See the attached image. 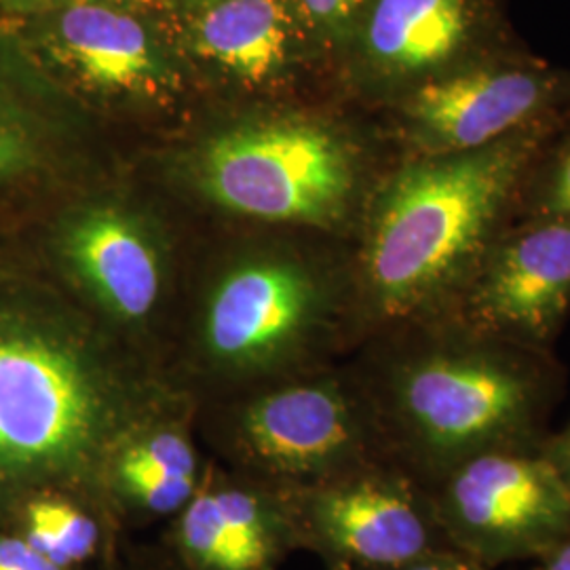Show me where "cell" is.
<instances>
[{
    "label": "cell",
    "mask_w": 570,
    "mask_h": 570,
    "mask_svg": "<svg viewBox=\"0 0 570 570\" xmlns=\"http://www.w3.org/2000/svg\"><path fill=\"white\" fill-rule=\"evenodd\" d=\"M570 112L452 155L410 157L383 186L367 228L362 282L387 324L438 320L499 233L515 220L530 167Z\"/></svg>",
    "instance_id": "6da1fadb"
},
{
    "label": "cell",
    "mask_w": 570,
    "mask_h": 570,
    "mask_svg": "<svg viewBox=\"0 0 570 570\" xmlns=\"http://www.w3.org/2000/svg\"><path fill=\"white\" fill-rule=\"evenodd\" d=\"M404 326L416 338L389 372V416L423 487L487 452L539 449L564 387L553 351L452 320Z\"/></svg>",
    "instance_id": "7a4b0ae2"
},
{
    "label": "cell",
    "mask_w": 570,
    "mask_h": 570,
    "mask_svg": "<svg viewBox=\"0 0 570 570\" xmlns=\"http://www.w3.org/2000/svg\"><path fill=\"white\" fill-rule=\"evenodd\" d=\"M209 195L239 214L338 225L360 188V153L334 125L289 119L226 134L207 148Z\"/></svg>",
    "instance_id": "3957f363"
},
{
    "label": "cell",
    "mask_w": 570,
    "mask_h": 570,
    "mask_svg": "<svg viewBox=\"0 0 570 570\" xmlns=\"http://www.w3.org/2000/svg\"><path fill=\"white\" fill-rule=\"evenodd\" d=\"M429 492L450 548L484 569L539 560L570 539V492L539 449L473 456Z\"/></svg>",
    "instance_id": "277c9868"
},
{
    "label": "cell",
    "mask_w": 570,
    "mask_h": 570,
    "mask_svg": "<svg viewBox=\"0 0 570 570\" xmlns=\"http://www.w3.org/2000/svg\"><path fill=\"white\" fill-rule=\"evenodd\" d=\"M524 47L508 0H367L346 45L362 77L397 102L423 85Z\"/></svg>",
    "instance_id": "5b68a950"
},
{
    "label": "cell",
    "mask_w": 570,
    "mask_h": 570,
    "mask_svg": "<svg viewBox=\"0 0 570 570\" xmlns=\"http://www.w3.org/2000/svg\"><path fill=\"white\" fill-rule=\"evenodd\" d=\"M400 110L412 157L475 150L570 112V70L524 47L423 85Z\"/></svg>",
    "instance_id": "8992f818"
},
{
    "label": "cell",
    "mask_w": 570,
    "mask_h": 570,
    "mask_svg": "<svg viewBox=\"0 0 570 570\" xmlns=\"http://www.w3.org/2000/svg\"><path fill=\"white\" fill-rule=\"evenodd\" d=\"M569 313L570 223L527 218L499 233L438 320L553 351Z\"/></svg>",
    "instance_id": "52a82bcc"
},
{
    "label": "cell",
    "mask_w": 570,
    "mask_h": 570,
    "mask_svg": "<svg viewBox=\"0 0 570 570\" xmlns=\"http://www.w3.org/2000/svg\"><path fill=\"white\" fill-rule=\"evenodd\" d=\"M96 423V393L68 353L0 334V468L72 456L94 438Z\"/></svg>",
    "instance_id": "ba28073f"
},
{
    "label": "cell",
    "mask_w": 570,
    "mask_h": 570,
    "mask_svg": "<svg viewBox=\"0 0 570 570\" xmlns=\"http://www.w3.org/2000/svg\"><path fill=\"white\" fill-rule=\"evenodd\" d=\"M406 478L360 475L322 490L311 505L330 550L370 569L393 570L452 550L428 487Z\"/></svg>",
    "instance_id": "9c48e42d"
},
{
    "label": "cell",
    "mask_w": 570,
    "mask_h": 570,
    "mask_svg": "<svg viewBox=\"0 0 570 570\" xmlns=\"http://www.w3.org/2000/svg\"><path fill=\"white\" fill-rule=\"evenodd\" d=\"M247 433L258 452L279 468L332 473L362 449L351 397L334 383L284 389L252 407Z\"/></svg>",
    "instance_id": "30bf717a"
},
{
    "label": "cell",
    "mask_w": 570,
    "mask_h": 570,
    "mask_svg": "<svg viewBox=\"0 0 570 570\" xmlns=\"http://www.w3.org/2000/svg\"><path fill=\"white\" fill-rule=\"evenodd\" d=\"M320 313V287L294 265L237 271L218 289L207 320L214 351L249 357L301 336Z\"/></svg>",
    "instance_id": "8fae6325"
},
{
    "label": "cell",
    "mask_w": 570,
    "mask_h": 570,
    "mask_svg": "<svg viewBox=\"0 0 570 570\" xmlns=\"http://www.w3.org/2000/svg\"><path fill=\"white\" fill-rule=\"evenodd\" d=\"M306 32L294 0H214L197 13L195 51L245 81L279 72Z\"/></svg>",
    "instance_id": "7c38bea8"
},
{
    "label": "cell",
    "mask_w": 570,
    "mask_h": 570,
    "mask_svg": "<svg viewBox=\"0 0 570 570\" xmlns=\"http://www.w3.org/2000/svg\"><path fill=\"white\" fill-rule=\"evenodd\" d=\"M58 41L96 85L142 89L159 77L157 47L144 21L112 2H70L58 20Z\"/></svg>",
    "instance_id": "4fadbf2b"
},
{
    "label": "cell",
    "mask_w": 570,
    "mask_h": 570,
    "mask_svg": "<svg viewBox=\"0 0 570 570\" xmlns=\"http://www.w3.org/2000/svg\"><path fill=\"white\" fill-rule=\"evenodd\" d=\"M82 277L122 317H144L159 296L157 258L142 235L112 212L82 218L70 235Z\"/></svg>",
    "instance_id": "5bb4252c"
},
{
    "label": "cell",
    "mask_w": 570,
    "mask_h": 570,
    "mask_svg": "<svg viewBox=\"0 0 570 570\" xmlns=\"http://www.w3.org/2000/svg\"><path fill=\"white\" fill-rule=\"evenodd\" d=\"M184 541L205 564L252 570L265 560V537L254 499L242 492L197 497L184 513Z\"/></svg>",
    "instance_id": "9a60e30c"
},
{
    "label": "cell",
    "mask_w": 570,
    "mask_h": 570,
    "mask_svg": "<svg viewBox=\"0 0 570 570\" xmlns=\"http://www.w3.org/2000/svg\"><path fill=\"white\" fill-rule=\"evenodd\" d=\"M527 218L570 223V122L530 167L522 184L515 220Z\"/></svg>",
    "instance_id": "2e32d148"
},
{
    "label": "cell",
    "mask_w": 570,
    "mask_h": 570,
    "mask_svg": "<svg viewBox=\"0 0 570 570\" xmlns=\"http://www.w3.org/2000/svg\"><path fill=\"white\" fill-rule=\"evenodd\" d=\"M96 541V524L66 503L39 501L28 511V543L60 567L87 558Z\"/></svg>",
    "instance_id": "e0dca14e"
},
{
    "label": "cell",
    "mask_w": 570,
    "mask_h": 570,
    "mask_svg": "<svg viewBox=\"0 0 570 570\" xmlns=\"http://www.w3.org/2000/svg\"><path fill=\"white\" fill-rule=\"evenodd\" d=\"M367 0H294L306 37L324 47H345Z\"/></svg>",
    "instance_id": "ac0fdd59"
},
{
    "label": "cell",
    "mask_w": 570,
    "mask_h": 570,
    "mask_svg": "<svg viewBox=\"0 0 570 570\" xmlns=\"http://www.w3.org/2000/svg\"><path fill=\"white\" fill-rule=\"evenodd\" d=\"M121 468L146 469L167 475H193L195 456L180 435L161 433L129 450L122 459Z\"/></svg>",
    "instance_id": "d6986e66"
},
{
    "label": "cell",
    "mask_w": 570,
    "mask_h": 570,
    "mask_svg": "<svg viewBox=\"0 0 570 570\" xmlns=\"http://www.w3.org/2000/svg\"><path fill=\"white\" fill-rule=\"evenodd\" d=\"M127 487L134 490L148 508L171 511L180 508L193 494V475H167L146 469L121 468Z\"/></svg>",
    "instance_id": "ffe728a7"
},
{
    "label": "cell",
    "mask_w": 570,
    "mask_h": 570,
    "mask_svg": "<svg viewBox=\"0 0 570 570\" xmlns=\"http://www.w3.org/2000/svg\"><path fill=\"white\" fill-rule=\"evenodd\" d=\"M32 142L20 115L0 98V178L16 174L30 161Z\"/></svg>",
    "instance_id": "44dd1931"
},
{
    "label": "cell",
    "mask_w": 570,
    "mask_h": 570,
    "mask_svg": "<svg viewBox=\"0 0 570 570\" xmlns=\"http://www.w3.org/2000/svg\"><path fill=\"white\" fill-rule=\"evenodd\" d=\"M0 570H61V567L32 548L28 539H4L0 541Z\"/></svg>",
    "instance_id": "7402d4cb"
},
{
    "label": "cell",
    "mask_w": 570,
    "mask_h": 570,
    "mask_svg": "<svg viewBox=\"0 0 570 570\" xmlns=\"http://www.w3.org/2000/svg\"><path fill=\"white\" fill-rule=\"evenodd\" d=\"M539 452L550 461L551 468L556 469L570 492V421L556 433H548L539 444Z\"/></svg>",
    "instance_id": "603a6c76"
},
{
    "label": "cell",
    "mask_w": 570,
    "mask_h": 570,
    "mask_svg": "<svg viewBox=\"0 0 570 570\" xmlns=\"http://www.w3.org/2000/svg\"><path fill=\"white\" fill-rule=\"evenodd\" d=\"M393 570H489L480 567L478 562L469 560L468 556L459 553V551L446 550L429 553L425 558H419L414 562H410L406 567Z\"/></svg>",
    "instance_id": "cb8c5ba5"
},
{
    "label": "cell",
    "mask_w": 570,
    "mask_h": 570,
    "mask_svg": "<svg viewBox=\"0 0 570 570\" xmlns=\"http://www.w3.org/2000/svg\"><path fill=\"white\" fill-rule=\"evenodd\" d=\"M532 570H570V539L537 560Z\"/></svg>",
    "instance_id": "d4e9b609"
},
{
    "label": "cell",
    "mask_w": 570,
    "mask_h": 570,
    "mask_svg": "<svg viewBox=\"0 0 570 570\" xmlns=\"http://www.w3.org/2000/svg\"><path fill=\"white\" fill-rule=\"evenodd\" d=\"M188 7H195V9H202L205 4H209V2H214V0H184Z\"/></svg>",
    "instance_id": "484cf974"
},
{
    "label": "cell",
    "mask_w": 570,
    "mask_h": 570,
    "mask_svg": "<svg viewBox=\"0 0 570 570\" xmlns=\"http://www.w3.org/2000/svg\"><path fill=\"white\" fill-rule=\"evenodd\" d=\"M70 2H117V0H70Z\"/></svg>",
    "instance_id": "4316f807"
},
{
    "label": "cell",
    "mask_w": 570,
    "mask_h": 570,
    "mask_svg": "<svg viewBox=\"0 0 570 570\" xmlns=\"http://www.w3.org/2000/svg\"><path fill=\"white\" fill-rule=\"evenodd\" d=\"M9 2H18V4H21V2H32V0H9Z\"/></svg>",
    "instance_id": "83f0119b"
}]
</instances>
